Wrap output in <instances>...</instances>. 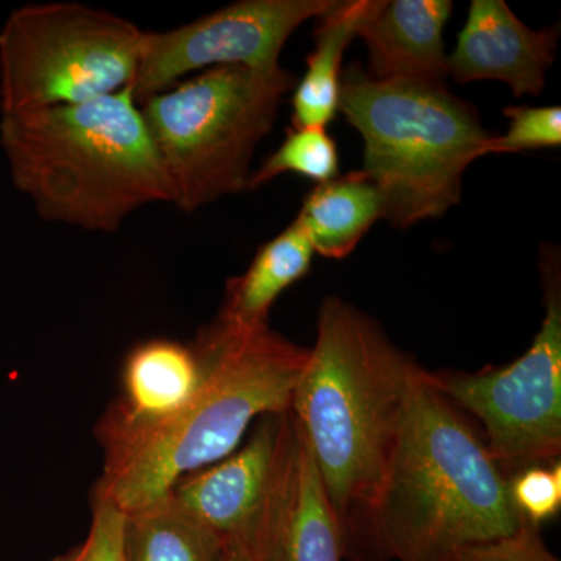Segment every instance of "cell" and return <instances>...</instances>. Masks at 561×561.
<instances>
[{
  "label": "cell",
  "mask_w": 561,
  "mask_h": 561,
  "mask_svg": "<svg viewBox=\"0 0 561 561\" xmlns=\"http://www.w3.org/2000/svg\"><path fill=\"white\" fill-rule=\"evenodd\" d=\"M197 390L179 411L150 423H103L105 474L95 500L124 515L171 496L184 478L230 456L254 420L290 411L309 348L278 332L234 330L219 321L192 346Z\"/></svg>",
  "instance_id": "7a4b0ae2"
},
{
  "label": "cell",
  "mask_w": 561,
  "mask_h": 561,
  "mask_svg": "<svg viewBox=\"0 0 561 561\" xmlns=\"http://www.w3.org/2000/svg\"><path fill=\"white\" fill-rule=\"evenodd\" d=\"M295 427L286 478L265 537L264 561H342L334 513L297 421Z\"/></svg>",
  "instance_id": "4fadbf2b"
},
{
  "label": "cell",
  "mask_w": 561,
  "mask_h": 561,
  "mask_svg": "<svg viewBox=\"0 0 561 561\" xmlns=\"http://www.w3.org/2000/svg\"><path fill=\"white\" fill-rule=\"evenodd\" d=\"M265 537L227 542L221 561H264Z\"/></svg>",
  "instance_id": "cb8c5ba5"
},
{
  "label": "cell",
  "mask_w": 561,
  "mask_h": 561,
  "mask_svg": "<svg viewBox=\"0 0 561 561\" xmlns=\"http://www.w3.org/2000/svg\"><path fill=\"white\" fill-rule=\"evenodd\" d=\"M382 219L381 195L364 172L356 171L317 184L295 220L308 236L313 253L343 260Z\"/></svg>",
  "instance_id": "e0dca14e"
},
{
  "label": "cell",
  "mask_w": 561,
  "mask_h": 561,
  "mask_svg": "<svg viewBox=\"0 0 561 561\" xmlns=\"http://www.w3.org/2000/svg\"><path fill=\"white\" fill-rule=\"evenodd\" d=\"M382 5V0H345L321 14L316 49L306 60V73L294 88L291 128H327L334 121L341 98L342 61L359 28Z\"/></svg>",
  "instance_id": "5bb4252c"
},
{
  "label": "cell",
  "mask_w": 561,
  "mask_h": 561,
  "mask_svg": "<svg viewBox=\"0 0 561 561\" xmlns=\"http://www.w3.org/2000/svg\"><path fill=\"white\" fill-rule=\"evenodd\" d=\"M57 561H79V549H76V551L69 553V556L65 557V559H60Z\"/></svg>",
  "instance_id": "d4e9b609"
},
{
  "label": "cell",
  "mask_w": 561,
  "mask_h": 561,
  "mask_svg": "<svg viewBox=\"0 0 561 561\" xmlns=\"http://www.w3.org/2000/svg\"><path fill=\"white\" fill-rule=\"evenodd\" d=\"M294 440L290 411L262 416L241 451L184 478L172 491L173 501L225 542L264 538L283 489Z\"/></svg>",
  "instance_id": "30bf717a"
},
{
  "label": "cell",
  "mask_w": 561,
  "mask_h": 561,
  "mask_svg": "<svg viewBox=\"0 0 561 561\" xmlns=\"http://www.w3.org/2000/svg\"><path fill=\"white\" fill-rule=\"evenodd\" d=\"M335 0H241L168 32H144L133 90L142 103L198 69L243 66L280 68L291 33L320 18Z\"/></svg>",
  "instance_id": "9c48e42d"
},
{
  "label": "cell",
  "mask_w": 561,
  "mask_h": 561,
  "mask_svg": "<svg viewBox=\"0 0 561 561\" xmlns=\"http://www.w3.org/2000/svg\"><path fill=\"white\" fill-rule=\"evenodd\" d=\"M502 113L511 121V127L505 135L491 136L483 157L561 146L560 106H507Z\"/></svg>",
  "instance_id": "ffe728a7"
},
{
  "label": "cell",
  "mask_w": 561,
  "mask_h": 561,
  "mask_svg": "<svg viewBox=\"0 0 561 561\" xmlns=\"http://www.w3.org/2000/svg\"><path fill=\"white\" fill-rule=\"evenodd\" d=\"M144 32L79 2L32 3L0 32L3 116L77 105L131 87Z\"/></svg>",
  "instance_id": "52a82bcc"
},
{
  "label": "cell",
  "mask_w": 561,
  "mask_h": 561,
  "mask_svg": "<svg viewBox=\"0 0 561 561\" xmlns=\"http://www.w3.org/2000/svg\"><path fill=\"white\" fill-rule=\"evenodd\" d=\"M443 561H560L542 540L540 527L524 519L518 530L494 540L454 549Z\"/></svg>",
  "instance_id": "7402d4cb"
},
{
  "label": "cell",
  "mask_w": 561,
  "mask_h": 561,
  "mask_svg": "<svg viewBox=\"0 0 561 561\" xmlns=\"http://www.w3.org/2000/svg\"><path fill=\"white\" fill-rule=\"evenodd\" d=\"M0 142L14 186L44 220L116 232L130 214L171 203L135 90L3 116Z\"/></svg>",
  "instance_id": "3957f363"
},
{
  "label": "cell",
  "mask_w": 561,
  "mask_h": 561,
  "mask_svg": "<svg viewBox=\"0 0 561 561\" xmlns=\"http://www.w3.org/2000/svg\"><path fill=\"white\" fill-rule=\"evenodd\" d=\"M284 173H298L317 184L339 176V150L327 128H290L286 140L251 175L250 190L271 183Z\"/></svg>",
  "instance_id": "d6986e66"
},
{
  "label": "cell",
  "mask_w": 561,
  "mask_h": 561,
  "mask_svg": "<svg viewBox=\"0 0 561 561\" xmlns=\"http://www.w3.org/2000/svg\"><path fill=\"white\" fill-rule=\"evenodd\" d=\"M227 542L171 496L124 515L122 561H221Z\"/></svg>",
  "instance_id": "ac0fdd59"
},
{
  "label": "cell",
  "mask_w": 561,
  "mask_h": 561,
  "mask_svg": "<svg viewBox=\"0 0 561 561\" xmlns=\"http://www.w3.org/2000/svg\"><path fill=\"white\" fill-rule=\"evenodd\" d=\"M313 249L297 220L280 234L264 243L250 267L228 280L224 308L216 321L234 330L250 331L268 327V313L291 284L308 275Z\"/></svg>",
  "instance_id": "9a60e30c"
},
{
  "label": "cell",
  "mask_w": 561,
  "mask_h": 561,
  "mask_svg": "<svg viewBox=\"0 0 561 561\" xmlns=\"http://www.w3.org/2000/svg\"><path fill=\"white\" fill-rule=\"evenodd\" d=\"M523 522L511 479L420 367L376 519L383 560L443 561Z\"/></svg>",
  "instance_id": "277c9868"
},
{
  "label": "cell",
  "mask_w": 561,
  "mask_h": 561,
  "mask_svg": "<svg viewBox=\"0 0 561 561\" xmlns=\"http://www.w3.org/2000/svg\"><path fill=\"white\" fill-rule=\"evenodd\" d=\"M419 368L359 309L339 297L321 302L290 413L334 513L343 559L386 561L376 519Z\"/></svg>",
  "instance_id": "6da1fadb"
},
{
  "label": "cell",
  "mask_w": 561,
  "mask_h": 561,
  "mask_svg": "<svg viewBox=\"0 0 561 561\" xmlns=\"http://www.w3.org/2000/svg\"><path fill=\"white\" fill-rule=\"evenodd\" d=\"M339 111L364 139L362 172L381 195L383 220L398 230L456 206L465 171L493 136L445 84L376 80L360 62L342 73Z\"/></svg>",
  "instance_id": "5b68a950"
},
{
  "label": "cell",
  "mask_w": 561,
  "mask_h": 561,
  "mask_svg": "<svg viewBox=\"0 0 561 561\" xmlns=\"http://www.w3.org/2000/svg\"><path fill=\"white\" fill-rule=\"evenodd\" d=\"M541 271L545 319L522 357L507 367L476 373L427 371L435 389L481 420L486 449L505 474L556 463L561 453L559 260L549 257Z\"/></svg>",
  "instance_id": "ba28073f"
},
{
  "label": "cell",
  "mask_w": 561,
  "mask_h": 561,
  "mask_svg": "<svg viewBox=\"0 0 561 561\" xmlns=\"http://www.w3.org/2000/svg\"><path fill=\"white\" fill-rule=\"evenodd\" d=\"M559 31H534L515 16L504 0H472L448 76L457 83L496 80L516 98L538 95L556 61Z\"/></svg>",
  "instance_id": "8fae6325"
},
{
  "label": "cell",
  "mask_w": 561,
  "mask_h": 561,
  "mask_svg": "<svg viewBox=\"0 0 561 561\" xmlns=\"http://www.w3.org/2000/svg\"><path fill=\"white\" fill-rule=\"evenodd\" d=\"M513 504L524 519L540 527L561 507V465H540L516 472L511 479Z\"/></svg>",
  "instance_id": "44dd1931"
},
{
  "label": "cell",
  "mask_w": 561,
  "mask_h": 561,
  "mask_svg": "<svg viewBox=\"0 0 561 561\" xmlns=\"http://www.w3.org/2000/svg\"><path fill=\"white\" fill-rule=\"evenodd\" d=\"M453 7L449 0H382L357 33L367 46L368 76L443 83L448 77L445 27Z\"/></svg>",
  "instance_id": "7c38bea8"
},
{
  "label": "cell",
  "mask_w": 561,
  "mask_h": 561,
  "mask_svg": "<svg viewBox=\"0 0 561 561\" xmlns=\"http://www.w3.org/2000/svg\"><path fill=\"white\" fill-rule=\"evenodd\" d=\"M202 378L194 348L169 341L136 346L125 365V398L111 416L131 423H150L179 411Z\"/></svg>",
  "instance_id": "2e32d148"
},
{
  "label": "cell",
  "mask_w": 561,
  "mask_h": 561,
  "mask_svg": "<svg viewBox=\"0 0 561 561\" xmlns=\"http://www.w3.org/2000/svg\"><path fill=\"white\" fill-rule=\"evenodd\" d=\"M124 513L95 500L90 535L79 548V561H122Z\"/></svg>",
  "instance_id": "603a6c76"
},
{
  "label": "cell",
  "mask_w": 561,
  "mask_h": 561,
  "mask_svg": "<svg viewBox=\"0 0 561 561\" xmlns=\"http://www.w3.org/2000/svg\"><path fill=\"white\" fill-rule=\"evenodd\" d=\"M297 77L279 68L206 69L139 103L171 191L183 213L250 190L251 160L271 135Z\"/></svg>",
  "instance_id": "8992f818"
}]
</instances>
